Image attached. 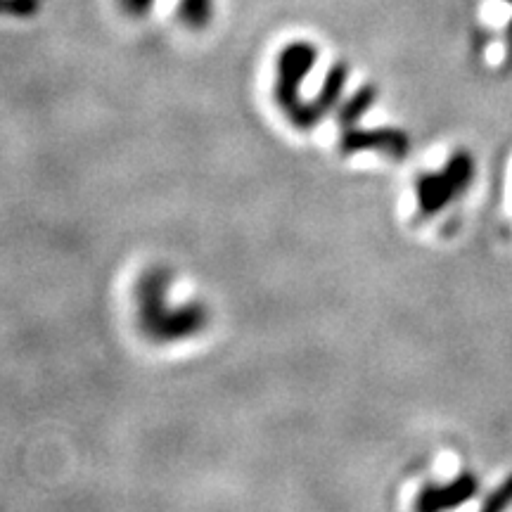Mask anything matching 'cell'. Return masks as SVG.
Returning <instances> with one entry per match:
<instances>
[{
	"mask_svg": "<svg viewBox=\"0 0 512 512\" xmlns=\"http://www.w3.org/2000/svg\"><path fill=\"white\" fill-rule=\"evenodd\" d=\"M214 15V0H181L178 5V17L185 27L204 29Z\"/></svg>",
	"mask_w": 512,
	"mask_h": 512,
	"instance_id": "cell-2",
	"label": "cell"
},
{
	"mask_svg": "<svg viewBox=\"0 0 512 512\" xmlns=\"http://www.w3.org/2000/svg\"><path fill=\"white\" fill-rule=\"evenodd\" d=\"M41 8L38 0H0V12L5 15H34Z\"/></svg>",
	"mask_w": 512,
	"mask_h": 512,
	"instance_id": "cell-3",
	"label": "cell"
},
{
	"mask_svg": "<svg viewBox=\"0 0 512 512\" xmlns=\"http://www.w3.org/2000/svg\"><path fill=\"white\" fill-rule=\"evenodd\" d=\"M316 64V48L311 43H292L280 53L278 60V98L287 110L299 107V83Z\"/></svg>",
	"mask_w": 512,
	"mask_h": 512,
	"instance_id": "cell-1",
	"label": "cell"
},
{
	"mask_svg": "<svg viewBox=\"0 0 512 512\" xmlns=\"http://www.w3.org/2000/svg\"><path fill=\"white\" fill-rule=\"evenodd\" d=\"M121 10L126 12V15L131 17H143L147 12L152 10V5H155V0H119Z\"/></svg>",
	"mask_w": 512,
	"mask_h": 512,
	"instance_id": "cell-4",
	"label": "cell"
}]
</instances>
